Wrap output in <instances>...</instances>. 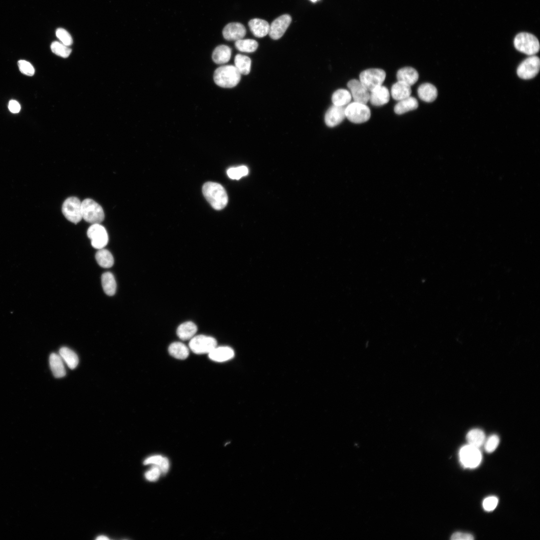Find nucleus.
Segmentation results:
<instances>
[{"label": "nucleus", "mask_w": 540, "mask_h": 540, "mask_svg": "<svg viewBox=\"0 0 540 540\" xmlns=\"http://www.w3.org/2000/svg\"><path fill=\"white\" fill-rule=\"evenodd\" d=\"M202 191L206 200L213 208L221 210L225 208L228 202V197L223 187L214 182H207L203 187Z\"/></svg>", "instance_id": "obj_1"}, {"label": "nucleus", "mask_w": 540, "mask_h": 540, "mask_svg": "<svg viewBox=\"0 0 540 540\" xmlns=\"http://www.w3.org/2000/svg\"><path fill=\"white\" fill-rule=\"evenodd\" d=\"M51 49L54 54L64 58H68L72 52V50L68 46L57 41L52 43Z\"/></svg>", "instance_id": "obj_34"}, {"label": "nucleus", "mask_w": 540, "mask_h": 540, "mask_svg": "<svg viewBox=\"0 0 540 540\" xmlns=\"http://www.w3.org/2000/svg\"><path fill=\"white\" fill-rule=\"evenodd\" d=\"M87 235L91 240L92 246L98 250L104 248L108 243L109 237L107 230L100 224H92L89 228Z\"/></svg>", "instance_id": "obj_11"}, {"label": "nucleus", "mask_w": 540, "mask_h": 540, "mask_svg": "<svg viewBox=\"0 0 540 540\" xmlns=\"http://www.w3.org/2000/svg\"><path fill=\"white\" fill-rule=\"evenodd\" d=\"M345 109V106H332L325 114L326 125L329 127H334L342 123L346 118Z\"/></svg>", "instance_id": "obj_14"}, {"label": "nucleus", "mask_w": 540, "mask_h": 540, "mask_svg": "<svg viewBox=\"0 0 540 540\" xmlns=\"http://www.w3.org/2000/svg\"><path fill=\"white\" fill-rule=\"evenodd\" d=\"M19 70L23 74L32 76L35 74V69L29 62L25 60H20L18 62Z\"/></svg>", "instance_id": "obj_38"}, {"label": "nucleus", "mask_w": 540, "mask_h": 540, "mask_svg": "<svg viewBox=\"0 0 540 540\" xmlns=\"http://www.w3.org/2000/svg\"><path fill=\"white\" fill-rule=\"evenodd\" d=\"M209 358L216 362H224L232 359L235 355L234 350L229 347H216L210 353Z\"/></svg>", "instance_id": "obj_16"}, {"label": "nucleus", "mask_w": 540, "mask_h": 540, "mask_svg": "<svg viewBox=\"0 0 540 540\" xmlns=\"http://www.w3.org/2000/svg\"><path fill=\"white\" fill-rule=\"evenodd\" d=\"M164 457L161 455H154L146 459H145L144 462V464L147 465H153V466H158L162 462Z\"/></svg>", "instance_id": "obj_41"}, {"label": "nucleus", "mask_w": 540, "mask_h": 540, "mask_svg": "<svg viewBox=\"0 0 540 540\" xmlns=\"http://www.w3.org/2000/svg\"><path fill=\"white\" fill-rule=\"evenodd\" d=\"M412 93L411 86L402 82L398 81L391 88V95L394 100L400 101L409 97Z\"/></svg>", "instance_id": "obj_24"}, {"label": "nucleus", "mask_w": 540, "mask_h": 540, "mask_svg": "<svg viewBox=\"0 0 540 540\" xmlns=\"http://www.w3.org/2000/svg\"><path fill=\"white\" fill-rule=\"evenodd\" d=\"M235 66L241 74L247 75L250 73L251 60L248 56L238 54L235 58Z\"/></svg>", "instance_id": "obj_30"}, {"label": "nucleus", "mask_w": 540, "mask_h": 540, "mask_svg": "<svg viewBox=\"0 0 540 540\" xmlns=\"http://www.w3.org/2000/svg\"><path fill=\"white\" fill-rule=\"evenodd\" d=\"M346 117L352 123L361 124L367 122L371 117V110L366 105L358 102H353L346 107Z\"/></svg>", "instance_id": "obj_6"}, {"label": "nucleus", "mask_w": 540, "mask_h": 540, "mask_svg": "<svg viewBox=\"0 0 540 540\" xmlns=\"http://www.w3.org/2000/svg\"><path fill=\"white\" fill-rule=\"evenodd\" d=\"M466 439L469 445L480 448L484 444L486 437L484 432L482 430L474 429L468 433Z\"/></svg>", "instance_id": "obj_26"}, {"label": "nucleus", "mask_w": 540, "mask_h": 540, "mask_svg": "<svg viewBox=\"0 0 540 540\" xmlns=\"http://www.w3.org/2000/svg\"><path fill=\"white\" fill-rule=\"evenodd\" d=\"M249 173L248 168L245 166H240L238 167L231 168L228 169L227 174L231 179L239 180L242 177L247 176Z\"/></svg>", "instance_id": "obj_35"}, {"label": "nucleus", "mask_w": 540, "mask_h": 540, "mask_svg": "<svg viewBox=\"0 0 540 540\" xmlns=\"http://www.w3.org/2000/svg\"><path fill=\"white\" fill-rule=\"evenodd\" d=\"M161 474L160 470L156 466L153 467L145 474V478L149 481L155 482L157 481Z\"/></svg>", "instance_id": "obj_39"}, {"label": "nucleus", "mask_w": 540, "mask_h": 540, "mask_svg": "<svg viewBox=\"0 0 540 540\" xmlns=\"http://www.w3.org/2000/svg\"><path fill=\"white\" fill-rule=\"evenodd\" d=\"M231 55V49L227 45H221L217 47L214 50L212 59L216 64H224L230 61Z\"/></svg>", "instance_id": "obj_21"}, {"label": "nucleus", "mask_w": 540, "mask_h": 540, "mask_svg": "<svg viewBox=\"0 0 540 540\" xmlns=\"http://www.w3.org/2000/svg\"><path fill=\"white\" fill-rule=\"evenodd\" d=\"M96 259L102 267L109 268L114 265V260L112 254L106 249H100L96 254Z\"/></svg>", "instance_id": "obj_31"}, {"label": "nucleus", "mask_w": 540, "mask_h": 540, "mask_svg": "<svg viewBox=\"0 0 540 540\" xmlns=\"http://www.w3.org/2000/svg\"><path fill=\"white\" fill-rule=\"evenodd\" d=\"M157 467L160 470L161 474L163 475L167 474L170 468L169 460L167 458L164 457L161 464Z\"/></svg>", "instance_id": "obj_43"}, {"label": "nucleus", "mask_w": 540, "mask_h": 540, "mask_svg": "<svg viewBox=\"0 0 540 540\" xmlns=\"http://www.w3.org/2000/svg\"><path fill=\"white\" fill-rule=\"evenodd\" d=\"M347 86L354 102L366 104L369 101L370 93L360 81L352 80L348 83Z\"/></svg>", "instance_id": "obj_13"}, {"label": "nucleus", "mask_w": 540, "mask_h": 540, "mask_svg": "<svg viewBox=\"0 0 540 540\" xmlns=\"http://www.w3.org/2000/svg\"><path fill=\"white\" fill-rule=\"evenodd\" d=\"M398 81L402 82L411 87L419 79V74L416 70L412 67H405L400 69L397 73Z\"/></svg>", "instance_id": "obj_19"}, {"label": "nucleus", "mask_w": 540, "mask_h": 540, "mask_svg": "<svg viewBox=\"0 0 540 540\" xmlns=\"http://www.w3.org/2000/svg\"><path fill=\"white\" fill-rule=\"evenodd\" d=\"M49 362L51 369L56 378H61L66 375V372L64 361L60 355L52 353L50 356Z\"/></svg>", "instance_id": "obj_20"}, {"label": "nucleus", "mask_w": 540, "mask_h": 540, "mask_svg": "<svg viewBox=\"0 0 540 540\" xmlns=\"http://www.w3.org/2000/svg\"><path fill=\"white\" fill-rule=\"evenodd\" d=\"M498 503V498L496 497H489L484 500L483 503V508L486 511L490 512L494 510Z\"/></svg>", "instance_id": "obj_40"}, {"label": "nucleus", "mask_w": 540, "mask_h": 540, "mask_svg": "<svg viewBox=\"0 0 540 540\" xmlns=\"http://www.w3.org/2000/svg\"><path fill=\"white\" fill-rule=\"evenodd\" d=\"M540 69V60L539 57L532 56L523 61L517 68V73L519 78L529 80L535 77Z\"/></svg>", "instance_id": "obj_10"}, {"label": "nucleus", "mask_w": 540, "mask_h": 540, "mask_svg": "<svg viewBox=\"0 0 540 540\" xmlns=\"http://www.w3.org/2000/svg\"><path fill=\"white\" fill-rule=\"evenodd\" d=\"M217 346V342L215 338L205 335L194 336L189 343L191 351L199 355L209 354Z\"/></svg>", "instance_id": "obj_8"}, {"label": "nucleus", "mask_w": 540, "mask_h": 540, "mask_svg": "<svg viewBox=\"0 0 540 540\" xmlns=\"http://www.w3.org/2000/svg\"><path fill=\"white\" fill-rule=\"evenodd\" d=\"M8 108L10 111L14 114L18 113L21 110L20 104L15 100H11L9 102Z\"/></svg>", "instance_id": "obj_44"}, {"label": "nucleus", "mask_w": 540, "mask_h": 540, "mask_svg": "<svg viewBox=\"0 0 540 540\" xmlns=\"http://www.w3.org/2000/svg\"><path fill=\"white\" fill-rule=\"evenodd\" d=\"M56 34L62 43L67 46H70L73 44V39L71 35L64 29L58 28Z\"/></svg>", "instance_id": "obj_36"}, {"label": "nucleus", "mask_w": 540, "mask_h": 540, "mask_svg": "<svg viewBox=\"0 0 540 540\" xmlns=\"http://www.w3.org/2000/svg\"><path fill=\"white\" fill-rule=\"evenodd\" d=\"M459 458L464 467L473 469L480 464L482 456L479 448L468 444L463 446L460 449Z\"/></svg>", "instance_id": "obj_7"}, {"label": "nucleus", "mask_w": 540, "mask_h": 540, "mask_svg": "<svg viewBox=\"0 0 540 540\" xmlns=\"http://www.w3.org/2000/svg\"><path fill=\"white\" fill-rule=\"evenodd\" d=\"M62 213L69 221L77 224L82 218V202L77 197L67 199L62 206Z\"/></svg>", "instance_id": "obj_9"}, {"label": "nucleus", "mask_w": 540, "mask_h": 540, "mask_svg": "<svg viewBox=\"0 0 540 540\" xmlns=\"http://www.w3.org/2000/svg\"><path fill=\"white\" fill-rule=\"evenodd\" d=\"M500 439L496 435H493L485 440V449L487 453L493 452L499 445Z\"/></svg>", "instance_id": "obj_37"}, {"label": "nucleus", "mask_w": 540, "mask_h": 540, "mask_svg": "<svg viewBox=\"0 0 540 540\" xmlns=\"http://www.w3.org/2000/svg\"><path fill=\"white\" fill-rule=\"evenodd\" d=\"M96 539L97 540H109V539L108 537H107L106 536H99L98 537H97L96 538Z\"/></svg>", "instance_id": "obj_45"}, {"label": "nucleus", "mask_w": 540, "mask_h": 540, "mask_svg": "<svg viewBox=\"0 0 540 540\" xmlns=\"http://www.w3.org/2000/svg\"><path fill=\"white\" fill-rule=\"evenodd\" d=\"M235 47L240 52L253 53L257 50L258 43L255 40L242 39L236 41Z\"/></svg>", "instance_id": "obj_33"}, {"label": "nucleus", "mask_w": 540, "mask_h": 540, "mask_svg": "<svg viewBox=\"0 0 540 540\" xmlns=\"http://www.w3.org/2000/svg\"><path fill=\"white\" fill-rule=\"evenodd\" d=\"M169 354L176 359L185 360L189 355V350L187 347L181 342H174L169 347Z\"/></svg>", "instance_id": "obj_27"}, {"label": "nucleus", "mask_w": 540, "mask_h": 540, "mask_svg": "<svg viewBox=\"0 0 540 540\" xmlns=\"http://www.w3.org/2000/svg\"><path fill=\"white\" fill-rule=\"evenodd\" d=\"M82 218L92 224H100L105 218L102 207L91 199H86L82 202Z\"/></svg>", "instance_id": "obj_4"}, {"label": "nucleus", "mask_w": 540, "mask_h": 540, "mask_svg": "<svg viewBox=\"0 0 540 540\" xmlns=\"http://www.w3.org/2000/svg\"><path fill=\"white\" fill-rule=\"evenodd\" d=\"M452 540H473V535L469 533L462 532H456L454 533L451 538Z\"/></svg>", "instance_id": "obj_42"}, {"label": "nucleus", "mask_w": 540, "mask_h": 540, "mask_svg": "<svg viewBox=\"0 0 540 540\" xmlns=\"http://www.w3.org/2000/svg\"><path fill=\"white\" fill-rule=\"evenodd\" d=\"M101 280L104 292L108 296H113L116 293L117 288L114 275L110 272L104 273L102 276Z\"/></svg>", "instance_id": "obj_29"}, {"label": "nucleus", "mask_w": 540, "mask_h": 540, "mask_svg": "<svg viewBox=\"0 0 540 540\" xmlns=\"http://www.w3.org/2000/svg\"><path fill=\"white\" fill-rule=\"evenodd\" d=\"M197 327L195 323L189 321L181 324L177 330L179 338L182 340H191L194 337L197 332Z\"/></svg>", "instance_id": "obj_23"}, {"label": "nucleus", "mask_w": 540, "mask_h": 540, "mask_svg": "<svg viewBox=\"0 0 540 540\" xmlns=\"http://www.w3.org/2000/svg\"><path fill=\"white\" fill-rule=\"evenodd\" d=\"M241 74L235 66L225 65L217 68L214 74L215 84L224 88H232L240 82Z\"/></svg>", "instance_id": "obj_2"}, {"label": "nucleus", "mask_w": 540, "mask_h": 540, "mask_svg": "<svg viewBox=\"0 0 540 540\" xmlns=\"http://www.w3.org/2000/svg\"><path fill=\"white\" fill-rule=\"evenodd\" d=\"M310 1L313 2H316L319 1V0H310Z\"/></svg>", "instance_id": "obj_46"}, {"label": "nucleus", "mask_w": 540, "mask_h": 540, "mask_svg": "<svg viewBox=\"0 0 540 540\" xmlns=\"http://www.w3.org/2000/svg\"><path fill=\"white\" fill-rule=\"evenodd\" d=\"M418 94L422 101L431 103L437 98L438 91L433 85L430 83H424L418 88Z\"/></svg>", "instance_id": "obj_25"}, {"label": "nucleus", "mask_w": 540, "mask_h": 540, "mask_svg": "<svg viewBox=\"0 0 540 540\" xmlns=\"http://www.w3.org/2000/svg\"><path fill=\"white\" fill-rule=\"evenodd\" d=\"M246 34L244 26L240 23L227 24L223 30L224 38L228 41H238L243 39Z\"/></svg>", "instance_id": "obj_15"}, {"label": "nucleus", "mask_w": 540, "mask_h": 540, "mask_svg": "<svg viewBox=\"0 0 540 540\" xmlns=\"http://www.w3.org/2000/svg\"><path fill=\"white\" fill-rule=\"evenodd\" d=\"M352 100V95L349 91L345 89H339L332 95V100L333 104L338 106H345L348 104Z\"/></svg>", "instance_id": "obj_32"}, {"label": "nucleus", "mask_w": 540, "mask_h": 540, "mask_svg": "<svg viewBox=\"0 0 540 540\" xmlns=\"http://www.w3.org/2000/svg\"><path fill=\"white\" fill-rule=\"evenodd\" d=\"M390 100V93L385 86H381L370 93L369 101L374 106H381L387 104Z\"/></svg>", "instance_id": "obj_17"}, {"label": "nucleus", "mask_w": 540, "mask_h": 540, "mask_svg": "<svg viewBox=\"0 0 540 540\" xmlns=\"http://www.w3.org/2000/svg\"><path fill=\"white\" fill-rule=\"evenodd\" d=\"M386 76L384 70L380 69H369L361 72L360 81L369 92L382 86Z\"/></svg>", "instance_id": "obj_5"}, {"label": "nucleus", "mask_w": 540, "mask_h": 540, "mask_svg": "<svg viewBox=\"0 0 540 540\" xmlns=\"http://www.w3.org/2000/svg\"><path fill=\"white\" fill-rule=\"evenodd\" d=\"M419 106L416 98L410 96L400 100L394 107V111L398 115H402L409 111L416 110Z\"/></svg>", "instance_id": "obj_22"}, {"label": "nucleus", "mask_w": 540, "mask_h": 540, "mask_svg": "<svg viewBox=\"0 0 540 540\" xmlns=\"http://www.w3.org/2000/svg\"><path fill=\"white\" fill-rule=\"evenodd\" d=\"M291 22V17L288 14L278 17L270 25V37L273 40L279 39L285 34Z\"/></svg>", "instance_id": "obj_12"}, {"label": "nucleus", "mask_w": 540, "mask_h": 540, "mask_svg": "<svg viewBox=\"0 0 540 540\" xmlns=\"http://www.w3.org/2000/svg\"><path fill=\"white\" fill-rule=\"evenodd\" d=\"M514 44L518 51L529 56L536 54L540 50L538 39L534 35L528 33L518 34L514 39Z\"/></svg>", "instance_id": "obj_3"}, {"label": "nucleus", "mask_w": 540, "mask_h": 540, "mask_svg": "<svg viewBox=\"0 0 540 540\" xmlns=\"http://www.w3.org/2000/svg\"><path fill=\"white\" fill-rule=\"evenodd\" d=\"M59 355L71 369H74L77 367L79 358L73 350L67 347H62L59 351Z\"/></svg>", "instance_id": "obj_28"}, {"label": "nucleus", "mask_w": 540, "mask_h": 540, "mask_svg": "<svg viewBox=\"0 0 540 540\" xmlns=\"http://www.w3.org/2000/svg\"><path fill=\"white\" fill-rule=\"evenodd\" d=\"M249 26L255 37L263 38L269 34L270 25L265 20L254 19L249 22Z\"/></svg>", "instance_id": "obj_18"}]
</instances>
